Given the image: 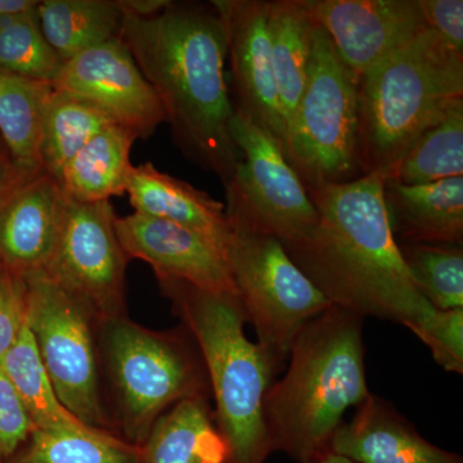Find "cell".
Wrapping results in <instances>:
<instances>
[{"label":"cell","instance_id":"cell-26","mask_svg":"<svg viewBox=\"0 0 463 463\" xmlns=\"http://www.w3.org/2000/svg\"><path fill=\"white\" fill-rule=\"evenodd\" d=\"M385 176L410 185L463 176V99L426 129Z\"/></svg>","mask_w":463,"mask_h":463},{"label":"cell","instance_id":"cell-22","mask_svg":"<svg viewBox=\"0 0 463 463\" xmlns=\"http://www.w3.org/2000/svg\"><path fill=\"white\" fill-rule=\"evenodd\" d=\"M315 27L304 0L269 2L268 33L286 128L306 88Z\"/></svg>","mask_w":463,"mask_h":463},{"label":"cell","instance_id":"cell-4","mask_svg":"<svg viewBox=\"0 0 463 463\" xmlns=\"http://www.w3.org/2000/svg\"><path fill=\"white\" fill-rule=\"evenodd\" d=\"M156 279L203 356L228 463H264L272 453L264 398L279 373L267 353L246 336L248 317L239 295L169 277Z\"/></svg>","mask_w":463,"mask_h":463},{"label":"cell","instance_id":"cell-34","mask_svg":"<svg viewBox=\"0 0 463 463\" xmlns=\"http://www.w3.org/2000/svg\"><path fill=\"white\" fill-rule=\"evenodd\" d=\"M426 27L450 50L463 54L462 0H419Z\"/></svg>","mask_w":463,"mask_h":463},{"label":"cell","instance_id":"cell-29","mask_svg":"<svg viewBox=\"0 0 463 463\" xmlns=\"http://www.w3.org/2000/svg\"><path fill=\"white\" fill-rule=\"evenodd\" d=\"M414 285L434 309L463 307V249L452 243H398Z\"/></svg>","mask_w":463,"mask_h":463},{"label":"cell","instance_id":"cell-11","mask_svg":"<svg viewBox=\"0 0 463 463\" xmlns=\"http://www.w3.org/2000/svg\"><path fill=\"white\" fill-rule=\"evenodd\" d=\"M109 201L66 196L60 240L45 276L90 309L97 323L128 316L127 267Z\"/></svg>","mask_w":463,"mask_h":463},{"label":"cell","instance_id":"cell-19","mask_svg":"<svg viewBox=\"0 0 463 463\" xmlns=\"http://www.w3.org/2000/svg\"><path fill=\"white\" fill-rule=\"evenodd\" d=\"M383 199L398 243L463 242V176L402 184L385 176Z\"/></svg>","mask_w":463,"mask_h":463},{"label":"cell","instance_id":"cell-25","mask_svg":"<svg viewBox=\"0 0 463 463\" xmlns=\"http://www.w3.org/2000/svg\"><path fill=\"white\" fill-rule=\"evenodd\" d=\"M0 367L14 383L25 405L33 428L44 431L91 430L61 403L42 364L35 340L26 321L16 343L3 358Z\"/></svg>","mask_w":463,"mask_h":463},{"label":"cell","instance_id":"cell-15","mask_svg":"<svg viewBox=\"0 0 463 463\" xmlns=\"http://www.w3.org/2000/svg\"><path fill=\"white\" fill-rule=\"evenodd\" d=\"M115 231L128 260L146 261L156 279L169 277L207 291L237 294L227 259L196 232L136 212L116 216Z\"/></svg>","mask_w":463,"mask_h":463},{"label":"cell","instance_id":"cell-14","mask_svg":"<svg viewBox=\"0 0 463 463\" xmlns=\"http://www.w3.org/2000/svg\"><path fill=\"white\" fill-rule=\"evenodd\" d=\"M304 5L358 80L426 27L419 0H304Z\"/></svg>","mask_w":463,"mask_h":463},{"label":"cell","instance_id":"cell-18","mask_svg":"<svg viewBox=\"0 0 463 463\" xmlns=\"http://www.w3.org/2000/svg\"><path fill=\"white\" fill-rule=\"evenodd\" d=\"M125 192L136 213L183 225L227 255L232 227L225 206L206 192L160 172L152 163L132 167Z\"/></svg>","mask_w":463,"mask_h":463},{"label":"cell","instance_id":"cell-20","mask_svg":"<svg viewBox=\"0 0 463 463\" xmlns=\"http://www.w3.org/2000/svg\"><path fill=\"white\" fill-rule=\"evenodd\" d=\"M209 399H187L166 411L141 446L142 463H228Z\"/></svg>","mask_w":463,"mask_h":463},{"label":"cell","instance_id":"cell-13","mask_svg":"<svg viewBox=\"0 0 463 463\" xmlns=\"http://www.w3.org/2000/svg\"><path fill=\"white\" fill-rule=\"evenodd\" d=\"M227 35L234 111L285 148L286 125L274 78L265 0H213ZM285 154V152H283Z\"/></svg>","mask_w":463,"mask_h":463},{"label":"cell","instance_id":"cell-32","mask_svg":"<svg viewBox=\"0 0 463 463\" xmlns=\"http://www.w3.org/2000/svg\"><path fill=\"white\" fill-rule=\"evenodd\" d=\"M33 429L17 390L0 367V458L5 461L14 455Z\"/></svg>","mask_w":463,"mask_h":463},{"label":"cell","instance_id":"cell-39","mask_svg":"<svg viewBox=\"0 0 463 463\" xmlns=\"http://www.w3.org/2000/svg\"><path fill=\"white\" fill-rule=\"evenodd\" d=\"M3 268V264H2V261H0V269H2Z\"/></svg>","mask_w":463,"mask_h":463},{"label":"cell","instance_id":"cell-9","mask_svg":"<svg viewBox=\"0 0 463 463\" xmlns=\"http://www.w3.org/2000/svg\"><path fill=\"white\" fill-rule=\"evenodd\" d=\"M225 258L258 345L279 373L298 332L330 309L331 301L272 236L232 227Z\"/></svg>","mask_w":463,"mask_h":463},{"label":"cell","instance_id":"cell-35","mask_svg":"<svg viewBox=\"0 0 463 463\" xmlns=\"http://www.w3.org/2000/svg\"><path fill=\"white\" fill-rule=\"evenodd\" d=\"M39 170L20 165L0 137V205Z\"/></svg>","mask_w":463,"mask_h":463},{"label":"cell","instance_id":"cell-40","mask_svg":"<svg viewBox=\"0 0 463 463\" xmlns=\"http://www.w3.org/2000/svg\"><path fill=\"white\" fill-rule=\"evenodd\" d=\"M0 463H5V461H3V459H2V458H0Z\"/></svg>","mask_w":463,"mask_h":463},{"label":"cell","instance_id":"cell-31","mask_svg":"<svg viewBox=\"0 0 463 463\" xmlns=\"http://www.w3.org/2000/svg\"><path fill=\"white\" fill-rule=\"evenodd\" d=\"M417 337L447 373H463V307L438 310L430 325Z\"/></svg>","mask_w":463,"mask_h":463},{"label":"cell","instance_id":"cell-38","mask_svg":"<svg viewBox=\"0 0 463 463\" xmlns=\"http://www.w3.org/2000/svg\"><path fill=\"white\" fill-rule=\"evenodd\" d=\"M317 463H355V462H353L352 459L346 458V457L336 455V453L330 452V450H328V452L325 453V455H323L321 457V458H319V461Z\"/></svg>","mask_w":463,"mask_h":463},{"label":"cell","instance_id":"cell-3","mask_svg":"<svg viewBox=\"0 0 463 463\" xmlns=\"http://www.w3.org/2000/svg\"><path fill=\"white\" fill-rule=\"evenodd\" d=\"M364 317L332 306L295 337L288 371L264 398L272 452L317 463L328 452L350 407L371 394L364 364Z\"/></svg>","mask_w":463,"mask_h":463},{"label":"cell","instance_id":"cell-27","mask_svg":"<svg viewBox=\"0 0 463 463\" xmlns=\"http://www.w3.org/2000/svg\"><path fill=\"white\" fill-rule=\"evenodd\" d=\"M53 87L0 69V137L27 169H42L39 141L43 114Z\"/></svg>","mask_w":463,"mask_h":463},{"label":"cell","instance_id":"cell-37","mask_svg":"<svg viewBox=\"0 0 463 463\" xmlns=\"http://www.w3.org/2000/svg\"><path fill=\"white\" fill-rule=\"evenodd\" d=\"M38 5L36 0H0V16L12 12L26 11Z\"/></svg>","mask_w":463,"mask_h":463},{"label":"cell","instance_id":"cell-17","mask_svg":"<svg viewBox=\"0 0 463 463\" xmlns=\"http://www.w3.org/2000/svg\"><path fill=\"white\" fill-rule=\"evenodd\" d=\"M328 450L355 463H463L461 456L426 440L394 405L373 392L337 428Z\"/></svg>","mask_w":463,"mask_h":463},{"label":"cell","instance_id":"cell-12","mask_svg":"<svg viewBox=\"0 0 463 463\" xmlns=\"http://www.w3.org/2000/svg\"><path fill=\"white\" fill-rule=\"evenodd\" d=\"M52 87L90 100L138 139L166 123L160 99L120 38L67 61Z\"/></svg>","mask_w":463,"mask_h":463},{"label":"cell","instance_id":"cell-8","mask_svg":"<svg viewBox=\"0 0 463 463\" xmlns=\"http://www.w3.org/2000/svg\"><path fill=\"white\" fill-rule=\"evenodd\" d=\"M24 282L26 325L61 403L85 425L118 435L102 388L99 323L81 301L45 274Z\"/></svg>","mask_w":463,"mask_h":463},{"label":"cell","instance_id":"cell-36","mask_svg":"<svg viewBox=\"0 0 463 463\" xmlns=\"http://www.w3.org/2000/svg\"><path fill=\"white\" fill-rule=\"evenodd\" d=\"M127 14L138 17H152L169 7L170 0H118Z\"/></svg>","mask_w":463,"mask_h":463},{"label":"cell","instance_id":"cell-1","mask_svg":"<svg viewBox=\"0 0 463 463\" xmlns=\"http://www.w3.org/2000/svg\"><path fill=\"white\" fill-rule=\"evenodd\" d=\"M385 174L306 187L318 222L282 245L332 306L399 323L419 336L438 310L414 285L383 199Z\"/></svg>","mask_w":463,"mask_h":463},{"label":"cell","instance_id":"cell-33","mask_svg":"<svg viewBox=\"0 0 463 463\" xmlns=\"http://www.w3.org/2000/svg\"><path fill=\"white\" fill-rule=\"evenodd\" d=\"M25 282L0 269V364L25 325Z\"/></svg>","mask_w":463,"mask_h":463},{"label":"cell","instance_id":"cell-7","mask_svg":"<svg viewBox=\"0 0 463 463\" xmlns=\"http://www.w3.org/2000/svg\"><path fill=\"white\" fill-rule=\"evenodd\" d=\"M285 156L306 187L364 175L359 154L358 79L318 25L306 88L286 128Z\"/></svg>","mask_w":463,"mask_h":463},{"label":"cell","instance_id":"cell-6","mask_svg":"<svg viewBox=\"0 0 463 463\" xmlns=\"http://www.w3.org/2000/svg\"><path fill=\"white\" fill-rule=\"evenodd\" d=\"M97 341L109 412L128 443L141 447L155 422L179 402L212 398L199 347L182 325L155 331L120 317L97 325Z\"/></svg>","mask_w":463,"mask_h":463},{"label":"cell","instance_id":"cell-24","mask_svg":"<svg viewBox=\"0 0 463 463\" xmlns=\"http://www.w3.org/2000/svg\"><path fill=\"white\" fill-rule=\"evenodd\" d=\"M111 124L116 123L90 100L67 91L52 90L43 114L39 141L42 169L60 181L70 160Z\"/></svg>","mask_w":463,"mask_h":463},{"label":"cell","instance_id":"cell-16","mask_svg":"<svg viewBox=\"0 0 463 463\" xmlns=\"http://www.w3.org/2000/svg\"><path fill=\"white\" fill-rule=\"evenodd\" d=\"M66 196L53 176L41 169L0 205V261L25 279L45 273L57 249Z\"/></svg>","mask_w":463,"mask_h":463},{"label":"cell","instance_id":"cell-10","mask_svg":"<svg viewBox=\"0 0 463 463\" xmlns=\"http://www.w3.org/2000/svg\"><path fill=\"white\" fill-rule=\"evenodd\" d=\"M230 132L241 154L224 185L232 227L268 234L282 245L306 236L318 222V213L279 143L237 111Z\"/></svg>","mask_w":463,"mask_h":463},{"label":"cell","instance_id":"cell-21","mask_svg":"<svg viewBox=\"0 0 463 463\" xmlns=\"http://www.w3.org/2000/svg\"><path fill=\"white\" fill-rule=\"evenodd\" d=\"M137 139L136 133L121 125L103 128L62 170L58 184L65 196L99 203L124 194L133 167L130 152Z\"/></svg>","mask_w":463,"mask_h":463},{"label":"cell","instance_id":"cell-2","mask_svg":"<svg viewBox=\"0 0 463 463\" xmlns=\"http://www.w3.org/2000/svg\"><path fill=\"white\" fill-rule=\"evenodd\" d=\"M120 39L160 99L179 149L227 184L241 154L230 132L227 35L214 5L172 2L152 17L124 12Z\"/></svg>","mask_w":463,"mask_h":463},{"label":"cell","instance_id":"cell-23","mask_svg":"<svg viewBox=\"0 0 463 463\" xmlns=\"http://www.w3.org/2000/svg\"><path fill=\"white\" fill-rule=\"evenodd\" d=\"M36 12L45 41L63 63L120 38L124 11L118 0H43Z\"/></svg>","mask_w":463,"mask_h":463},{"label":"cell","instance_id":"cell-30","mask_svg":"<svg viewBox=\"0 0 463 463\" xmlns=\"http://www.w3.org/2000/svg\"><path fill=\"white\" fill-rule=\"evenodd\" d=\"M36 7L20 12L0 29V69L52 84L63 62L43 35Z\"/></svg>","mask_w":463,"mask_h":463},{"label":"cell","instance_id":"cell-28","mask_svg":"<svg viewBox=\"0 0 463 463\" xmlns=\"http://www.w3.org/2000/svg\"><path fill=\"white\" fill-rule=\"evenodd\" d=\"M5 463H142V449L99 429L83 432L33 429Z\"/></svg>","mask_w":463,"mask_h":463},{"label":"cell","instance_id":"cell-5","mask_svg":"<svg viewBox=\"0 0 463 463\" xmlns=\"http://www.w3.org/2000/svg\"><path fill=\"white\" fill-rule=\"evenodd\" d=\"M358 97L362 172L386 174L463 99V54L425 27L359 79Z\"/></svg>","mask_w":463,"mask_h":463}]
</instances>
